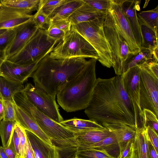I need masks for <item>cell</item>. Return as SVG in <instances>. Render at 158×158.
I'll return each instance as SVG.
<instances>
[{
	"label": "cell",
	"instance_id": "f546056e",
	"mask_svg": "<svg viewBox=\"0 0 158 158\" xmlns=\"http://www.w3.org/2000/svg\"><path fill=\"white\" fill-rule=\"evenodd\" d=\"M137 15L142 22L158 33V6L152 10L141 11Z\"/></svg>",
	"mask_w": 158,
	"mask_h": 158
},
{
	"label": "cell",
	"instance_id": "681fc988",
	"mask_svg": "<svg viewBox=\"0 0 158 158\" xmlns=\"http://www.w3.org/2000/svg\"><path fill=\"white\" fill-rule=\"evenodd\" d=\"M7 59L5 51L0 50V66L2 63Z\"/></svg>",
	"mask_w": 158,
	"mask_h": 158
},
{
	"label": "cell",
	"instance_id": "4dcf8cb0",
	"mask_svg": "<svg viewBox=\"0 0 158 158\" xmlns=\"http://www.w3.org/2000/svg\"><path fill=\"white\" fill-rule=\"evenodd\" d=\"M82 6L91 12L106 14L110 5V0H83Z\"/></svg>",
	"mask_w": 158,
	"mask_h": 158
},
{
	"label": "cell",
	"instance_id": "277c9868",
	"mask_svg": "<svg viewBox=\"0 0 158 158\" xmlns=\"http://www.w3.org/2000/svg\"><path fill=\"white\" fill-rule=\"evenodd\" d=\"M105 15L92 21L71 25V29L80 34L93 47L98 55V60L102 65L110 68L113 65V61L103 28Z\"/></svg>",
	"mask_w": 158,
	"mask_h": 158
},
{
	"label": "cell",
	"instance_id": "ba28073f",
	"mask_svg": "<svg viewBox=\"0 0 158 158\" xmlns=\"http://www.w3.org/2000/svg\"><path fill=\"white\" fill-rule=\"evenodd\" d=\"M103 28L111 51L112 67L117 75H121L123 62L131 53L127 43L116 27L110 4L106 14Z\"/></svg>",
	"mask_w": 158,
	"mask_h": 158
},
{
	"label": "cell",
	"instance_id": "1f68e13d",
	"mask_svg": "<svg viewBox=\"0 0 158 158\" xmlns=\"http://www.w3.org/2000/svg\"><path fill=\"white\" fill-rule=\"evenodd\" d=\"M75 156L79 158H113L93 148H76Z\"/></svg>",
	"mask_w": 158,
	"mask_h": 158
},
{
	"label": "cell",
	"instance_id": "5b68a950",
	"mask_svg": "<svg viewBox=\"0 0 158 158\" xmlns=\"http://www.w3.org/2000/svg\"><path fill=\"white\" fill-rule=\"evenodd\" d=\"M14 99L18 106L30 115L42 131L50 139L53 144L74 137V132L40 111L23 92L15 94Z\"/></svg>",
	"mask_w": 158,
	"mask_h": 158
},
{
	"label": "cell",
	"instance_id": "9c48e42d",
	"mask_svg": "<svg viewBox=\"0 0 158 158\" xmlns=\"http://www.w3.org/2000/svg\"><path fill=\"white\" fill-rule=\"evenodd\" d=\"M147 63L139 66L140 106L142 112L147 109L158 117V77L151 71Z\"/></svg>",
	"mask_w": 158,
	"mask_h": 158
},
{
	"label": "cell",
	"instance_id": "e575fe53",
	"mask_svg": "<svg viewBox=\"0 0 158 158\" xmlns=\"http://www.w3.org/2000/svg\"><path fill=\"white\" fill-rule=\"evenodd\" d=\"M143 112L144 119V128L149 126L158 134V117L152 112L147 109H144Z\"/></svg>",
	"mask_w": 158,
	"mask_h": 158
},
{
	"label": "cell",
	"instance_id": "e0dca14e",
	"mask_svg": "<svg viewBox=\"0 0 158 158\" xmlns=\"http://www.w3.org/2000/svg\"><path fill=\"white\" fill-rule=\"evenodd\" d=\"M122 10L131 27L136 42L140 48L142 37L136 10L139 11L140 0H120Z\"/></svg>",
	"mask_w": 158,
	"mask_h": 158
},
{
	"label": "cell",
	"instance_id": "7dc6e473",
	"mask_svg": "<svg viewBox=\"0 0 158 158\" xmlns=\"http://www.w3.org/2000/svg\"><path fill=\"white\" fill-rule=\"evenodd\" d=\"M148 67L152 73L158 77V63L157 62L152 61L147 63Z\"/></svg>",
	"mask_w": 158,
	"mask_h": 158
},
{
	"label": "cell",
	"instance_id": "484cf974",
	"mask_svg": "<svg viewBox=\"0 0 158 158\" xmlns=\"http://www.w3.org/2000/svg\"><path fill=\"white\" fill-rule=\"evenodd\" d=\"M138 18L142 37L140 48L148 49L152 52L158 47V33Z\"/></svg>",
	"mask_w": 158,
	"mask_h": 158
},
{
	"label": "cell",
	"instance_id": "60d3db41",
	"mask_svg": "<svg viewBox=\"0 0 158 158\" xmlns=\"http://www.w3.org/2000/svg\"><path fill=\"white\" fill-rule=\"evenodd\" d=\"M48 35L59 42L64 38L65 33L58 28L49 25L47 30H46Z\"/></svg>",
	"mask_w": 158,
	"mask_h": 158
},
{
	"label": "cell",
	"instance_id": "4fadbf2b",
	"mask_svg": "<svg viewBox=\"0 0 158 158\" xmlns=\"http://www.w3.org/2000/svg\"><path fill=\"white\" fill-rule=\"evenodd\" d=\"M38 62L21 64L6 59L0 66V77L11 81L23 83L31 77Z\"/></svg>",
	"mask_w": 158,
	"mask_h": 158
},
{
	"label": "cell",
	"instance_id": "c3c4849f",
	"mask_svg": "<svg viewBox=\"0 0 158 158\" xmlns=\"http://www.w3.org/2000/svg\"><path fill=\"white\" fill-rule=\"evenodd\" d=\"M4 117V108L2 99L0 96V121L3 119Z\"/></svg>",
	"mask_w": 158,
	"mask_h": 158
},
{
	"label": "cell",
	"instance_id": "bcb514c9",
	"mask_svg": "<svg viewBox=\"0 0 158 158\" xmlns=\"http://www.w3.org/2000/svg\"><path fill=\"white\" fill-rule=\"evenodd\" d=\"M148 158H158L157 153L150 142L148 140Z\"/></svg>",
	"mask_w": 158,
	"mask_h": 158
},
{
	"label": "cell",
	"instance_id": "3957f363",
	"mask_svg": "<svg viewBox=\"0 0 158 158\" xmlns=\"http://www.w3.org/2000/svg\"><path fill=\"white\" fill-rule=\"evenodd\" d=\"M97 60L91 58L81 70L68 81L56 95L61 108L71 112L85 109L92 98L97 83Z\"/></svg>",
	"mask_w": 158,
	"mask_h": 158
},
{
	"label": "cell",
	"instance_id": "db71d44e",
	"mask_svg": "<svg viewBox=\"0 0 158 158\" xmlns=\"http://www.w3.org/2000/svg\"><path fill=\"white\" fill-rule=\"evenodd\" d=\"M1 3L0 2V6H1Z\"/></svg>",
	"mask_w": 158,
	"mask_h": 158
},
{
	"label": "cell",
	"instance_id": "816d5d0a",
	"mask_svg": "<svg viewBox=\"0 0 158 158\" xmlns=\"http://www.w3.org/2000/svg\"><path fill=\"white\" fill-rule=\"evenodd\" d=\"M6 30V29H0V35L5 32Z\"/></svg>",
	"mask_w": 158,
	"mask_h": 158
},
{
	"label": "cell",
	"instance_id": "d590c367",
	"mask_svg": "<svg viewBox=\"0 0 158 158\" xmlns=\"http://www.w3.org/2000/svg\"><path fill=\"white\" fill-rule=\"evenodd\" d=\"M15 34V27L7 29L0 35V50H6L12 41Z\"/></svg>",
	"mask_w": 158,
	"mask_h": 158
},
{
	"label": "cell",
	"instance_id": "f6af8a7d",
	"mask_svg": "<svg viewBox=\"0 0 158 158\" xmlns=\"http://www.w3.org/2000/svg\"><path fill=\"white\" fill-rule=\"evenodd\" d=\"M24 158H36L28 139Z\"/></svg>",
	"mask_w": 158,
	"mask_h": 158
},
{
	"label": "cell",
	"instance_id": "f35d334b",
	"mask_svg": "<svg viewBox=\"0 0 158 158\" xmlns=\"http://www.w3.org/2000/svg\"><path fill=\"white\" fill-rule=\"evenodd\" d=\"M49 25L58 28L65 34L70 31L71 27V22L68 19H51Z\"/></svg>",
	"mask_w": 158,
	"mask_h": 158
},
{
	"label": "cell",
	"instance_id": "ac0fdd59",
	"mask_svg": "<svg viewBox=\"0 0 158 158\" xmlns=\"http://www.w3.org/2000/svg\"><path fill=\"white\" fill-rule=\"evenodd\" d=\"M25 131L36 158H62L59 149L56 146L50 145L31 132Z\"/></svg>",
	"mask_w": 158,
	"mask_h": 158
},
{
	"label": "cell",
	"instance_id": "cb8c5ba5",
	"mask_svg": "<svg viewBox=\"0 0 158 158\" xmlns=\"http://www.w3.org/2000/svg\"><path fill=\"white\" fill-rule=\"evenodd\" d=\"M84 3L83 0H64L55 9L49 17L51 20L68 19Z\"/></svg>",
	"mask_w": 158,
	"mask_h": 158
},
{
	"label": "cell",
	"instance_id": "ffe728a7",
	"mask_svg": "<svg viewBox=\"0 0 158 158\" xmlns=\"http://www.w3.org/2000/svg\"><path fill=\"white\" fill-rule=\"evenodd\" d=\"M152 61H154L152 52L149 49L141 48L137 53L129 54L127 58L123 62L122 74L131 68L140 66Z\"/></svg>",
	"mask_w": 158,
	"mask_h": 158
},
{
	"label": "cell",
	"instance_id": "9f6ffc18",
	"mask_svg": "<svg viewBox=\"0 0 158 158\" xmlns=\"http://www.w3.org/2000/svg\"><path fill=\"white\" fill-rule=\"evenodd\" d=\"M1 121H0V123Z\"/></svg>",
	"mask_w": 158,
	"mask_h": 158
},
{
	"label": "cell",
	"instance_id": "5bb4252c",
	"mask_svg": "<svg viewBox=\"0 0 158 158\" xmlns=\"http://www.w3.org/2000/svg\"><path fill=\"white\" fill-rule=\"evenodd\" d=\"M15 28V34L14 38L5 50L7 59L19 52L39 29L32 19Z\"/></svg>",
	"mask_w": 158,
	"mask_h": 158
},
{
	"label": "cell",
	"instance_id": "d6986e66",
	"mask_svg": "<svg viewBox=\"0 0 158 158\" xmlns=\"http://www.w3.org/2000/svg\"><path fill=\"white\" fill-rule=\"evenodd\" d=\"M101 125L109 129L114 135L119 143L121 152L128 142L133 141L135 137L136 130L125 124L103 123Z\"/></svg>",
	"mask_w": 158,
	"mask_h": 158
},
{
	"label": "cell",
	"instance_id": "836d02e7",
	"mask_svg": "<svg viewBox=\"0 0 158 158\" xmlns=\"http://www.w3.org/2000/svg\"><path fill=\"white\" fill-rule=\"evenodd\" d=\"M32 20L38 29L44 30H47L51 21L48 16L38 9L37 12L33 15Z\"/></svg>",
	"mask_w": 158,
	"mask_h": 158
},
{
	"label": "cell",
	"instance_id": "83f0119b",
	"mask_svg": "<svg viewBox=\"0 0 158 158\" xmlns=\"http://www.w3.org/2000/svg\"><path fill=\"white\" fill-rule=\"evenodd\" d=\"M40 0H2V5L31 12L37 10Z\"/></svg>",
	"mask_w": 158,
	"mask_h": 158
},
{
	"label": "cell",
	"instance_id": "603a6c76",
	"mask_svg": "<svg viewBox=\"0 0 158 158\" xmlns=\"http://www.w3.org/2000/svg\"><path fill=\"white\" fill-rule=\"evenodd\" d=\"M148 139L145 128L136 130L132 145L131 158H148Z\"/></svg>",
	"mask_w": 158,
	"mask_h": 158
},
{
	"label": "cell",
	"instance_id": "7a4b0ae2",
	"mask_svg": "<svg viewBox=\"0 0 158 158\" xmlns=\"http://www.w3.org/2000/svg\"><path fill=\"white\" fill-rule=\"evenodd\" d=\"M49 54L37 63L31 77L35 86L56 98L62 87L81 70L89 60L82 57L54 59Z\"/></svg>",
	"mask_w": 158,
	"mask_h": 158
},
{
	"label": "cell",
	"instance_id": "f907efd6",
	"mask_svg": "<svg viewBox=\"0 0 158 158\" xmlns=\"http://www.w3.org/2000/svg\"><path fill=\"white\" fill-rule=\"evenodd\" d=\"M0 156L1 158H9L5 152L4 148L0 147Z\"/></svg>",
	"mask_w": 158,
	"mask_h": 158
},
{
	"label": "cell",
	"instance_id": "8d00e7d4",
	"mask_svg": "<svg viewBox=\"0 0 158 158\" xmlns=\"http://www.w3.org/2000/svg\"><path fill=\"white\" fill-rule=\"evenodd\" d=\"M15 129L19 138L20 142V151L19 158H24L27 147V138L25 130L16 123Z\"/></svg>",
	"mask_w": 158,
	"mask_h": 158
},
{
	"label": "cell",
	"instance_id": "7bdbcfd3",
	"mask_svg": "<svg viewBox=\"0 0 158 158\" xmlns=\"http://www.w3.org/2000/svg\"><path fill=\"white\" fill-rule=\"evenodd\" d=\"M4 149L6 152L9 158H19L17 155L12 139L9 146Z\"/></svg>",
	"mask_w": 158,
	"mask_h": 158
},
{
	"label": "cell",
	"instance_id": "11a10c76",
	"mask_svg": "<svg viewBox=\"0 0 158 158\" xmlns=\"http://www.w3.org/2000/svg\"><path fill=\"white\" fill-rule=\"evenodd\" d=\"M0 158H1V157H0Z\"/></svg>",
	"mask_w": 158,
	"mask_h": 158
},
{
	"label": "cell",
	"instance_id": "52a82bcc",
	"mask_svg": "<svg viewBox=\"0 0 158 158\" xmlns=\"http://www.w3.org/2000/svg\"><path fill=\"white\" fill-rule=\"evenodd\" d=\"M54 59L76 57L98 59V55L93 47L80 34L71 29L64 39L59 42L49 53Z\"/></svg>",
	"mask_w": 158,
	"mask_h": 158
},
{
	"label": "cell",
	"instance_id": "7402d4cb",
	"mask_svg": "<svg viewBox=\"0 0 158 158\" xmlns=\"http://www.w3.org/2000/svg\"><path fill=\"white\" fill-rule=\"evenodd\" d=\"M89 148L99 150L113 158H119L120 154L119 143L113 133L109 136L91 145Z\"/></svg>",
	"mask_w": 158,
	"mask_h": 158
},
{
	"label": "cell",
	"instance_id": "8fae6325",
	"mask_svg": "<svg viewBox=\"0 0 158 158\" xmlns=\"http://www.w3.org/2000/svg\"><path fill=\"white\" fill-rule=\"evenodd\" d=\"M139 72V67L136 66L121 75L125 90L134 106L138 129L144 128V117L140 102Z\"/></svg>",
	"mask_w": 158,
	"mask_h": 158
},
{
	"label": "cell",
	"instance_id": "9a60e30c",
	"mask_svg": "<svg viewBox=\"0 0 158 158\" xmlns=\"http://www.w3.org/2000/svg\"><path fill=\"white\" fill-rule=\"evenodd\" d=\"M32 12L2 5L0 6V29H9L32 19Z\"/></svg>",
	"mask_w": 158,
	"mask_h": 158
},
{
	"label": "cell",
	"instance_id": "6da1fadb",
	"mask_svg": "<svg viewBox=\"0 0 158 158\" xmlns=\"http://www.w3.org/2000/svg\"><path fill=\"white\" fill-rule=\"evenodd\" d=\"M84 112L89 120L100 124L121 123L138 129L134 106L125 90L121 75L97 78Z\"/></svg>",
	"mask_w": 158,
	"mask_h": 158
},
{
	"label": "cell",
	"instance_id": "ab89813d",
	"mask_svg": "<svg viewBox=\"0 0 158 158\" xmlns=\"http://www.w3.org/2000/svg\"><path fill=\"white\" fill-rule=\"evenodd\" d=\"M145 133L148 140L153 145L158 153V135L153 129L149 126L145 127Z\"/></svg>",
	"mask_w": 158,
	"mask_h": 158
},
{
	"label": "cell",
	"instance_id": "7c38bea8",
	"mask_svg": "<svg viewBox=\"0 0 158 158\" xmlns=\"http://www.w3.org/2000/svg\"><path fill=\"white\" fill-rule=\"evenodd\" d=\"M110 4L116 25L127 43L131 53L135 54L140 51L130 24L124 14L120 0H110Z\"/></svg>",
	"mask_w": 158,
	"mask_h": 158
},
{
	"label": "cell",
	"instance_id": "ee69618b",
	"mask_svg": "<svg viewBox=\"0 0 158 158\" xmlns=\"http://www.w3.org/2000/svg\"><path fill=\"white\" fill-rule=\"evenodd\" d=\"M12 140L19 158L20 156V142L18 135L14 129L12 138Z\"/></svg>",
	"mask_w": 158,
	"mask_h": 158
},
{
	"label": "cell",
	"instance_id": "4316f807",
	"mask_svg": "<svg viewBox=\"0 0 158 158\" xmlns=\"http://www.w3.org/2000/svg\"><path fill=\"white\" fill-rule=\"evenodd\" d=\"M106 14L91 12L82 6L75 11L68 18L71 25L92 21L106 15Z\"/></svg>",
	"mask_w": 158,
	"mask_h": 158
},
{
	"label": "cell",
	"instance_id": "f1b7e54d",
	"mask_svg": "<svg viewBox=\"0 0 158 158\" xmlns=\"http://www.w3.org/2000/svg\"><path fill=\"white\" fill-rule=\"evenodd\" d=\"M15 121L2 120L0 123V136L4 148L10 145L16 123Z\"/></svg>",
	"mask_w": 158,
	"mask_h": 158
},
{
	"label": "cell",
	"instance_id": "30bf717a",
	"mask_svg": "<svg viewBox=\"0 0 158 158\" xmlns=\"http://www.w3.org/2000/svg\"><path fill=\"white\" fill-rule=\"evenodd\" d=\"M22 92L38 109L52 119L58 123L63 120L56 98L30 83L25 85Z\"/></svg>",
	"mask_w": 158,
	"mask_h": 158
},
{
	"label": "cell",
	"instance_id": "74e56055",
	"mask_svg": "<svg viewBox=\"0 0 158 158\" xmlns=\"http://www.w3.org/2000/svg\"><path fill=\"white\" fill-rule=\"evenodd\" d=\"M2 100L4 108L3 120L15 121V112L13 104L14 100L12 101L2 99Z\"/></svg>",
	"mask_w": 158,
	"mask_h": 158
},
{
	"label": "cell",
	"instance_id": "44dd1931",
	"mask_svg": "<svg viewBox=\"0 0 158 158\" xmlns=\"http://www.w3.org/2000/svg\"><path fill=\"white\" fill-rule=\"evenodd\" d=\"M60 123L74 132L102 129L105 127L94 121L76 118L63 120Z\"/></svg>",
	"mask_w": 158,
	"mask_h": 158
},
{
	"label": "cell",
	"instance_id": "f5cc1de1",
	"mask_svg": "<svg viewBox=\"0 0 158 158\" xmlns=\"http://www.w3.org/2000/svg\"><path fill=\"white\" fill-rule=\"evenodd\" d=\"M73 158H79V157H77V156H74Z\"/></svg>",
	"mask_w": 158,
	"mask_h": 158
},
{
	"label": "cell",
	"instance_id": "d4e9b609",
	"mask_svg": "<svg viewBox=\"0 0 158 158\" xmlns=\"http://www.w3.org/2000/svg\"><path fill=\"white\" fill-rule=\"evenodd\" d=\"M24 87L23 83L0 77V96L3 99L13 101L15 95L22 92Z\"/></svg>",
	"mask_w": 158,
	"mask_h": 158
},
{
	"label": "cell",
	"instance_id": "2e32d148",
	"mask_svg": "<svg viewBox=\"0 0 158 158\" xmlns=\"http://www.w3.org/2000/svg\"><path fill=\"white\" fill-rule=\"evenodd\" d=\"M13 104L16 122L25 130L33 133L45 143L50 145H53L50 139L42 131L34 119L29 113L18 106L14 99Z\"/></svg>",
	"mask_w": 158,
	"mask_h": 158
},
{
	"label": "cell",
	"instance_id": "b9f144b4",
	"mask_svg": "<svg viewBox=\"0 0 158 158\" xmlns=\"http://www.w3.org/2000/svg\"><path fill=\"white\" fill-rule=\"evenodd\" d=\"M133 141H129L124 148L121 152L119 158H131Z\"/></svg>",
	"mask_w": 158,
	"mask_h": 158
},
{
	"label": "cell",
	"instance_id": "8992f818",
	"mask_svg": "<svg viewBox=\"0 0 158 158\" xmlns=\"http://www.w3.org/2000/svg\"><path fill=\"white\" fill-rule=\"evenodd\" d=\"M59 42L48 36L46 30L39 29L19 52L7 59L21 64L37 63L49 54Z\"/></svg>",
	"mask_w": 158,
	"mask_h": 158
},
{
	"label": "cell",
	"instance_id": "d6a6232c",
	"mask_svg": "<svg viewBox=\"0 0 158 158\" xmlns=\"http://www.w3.org/2000/svg\"><path fill=\"white\" fill-rule=\"evenodd\" d=\"M64 0H40L38 9L49 17ZM37 9V10H38Z\"/></svg>",
	"mask_w": 158,
	"mask_h": 158
}]
</instances>
